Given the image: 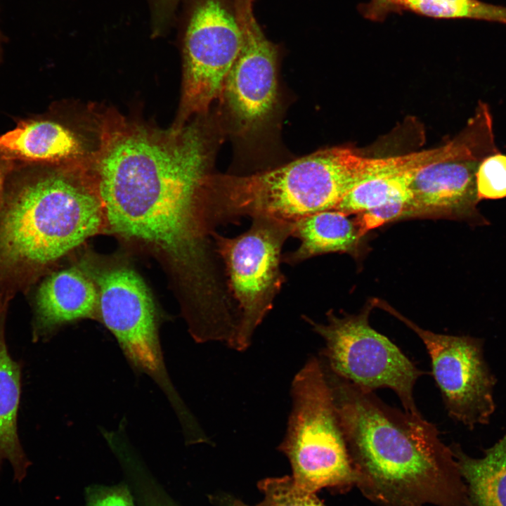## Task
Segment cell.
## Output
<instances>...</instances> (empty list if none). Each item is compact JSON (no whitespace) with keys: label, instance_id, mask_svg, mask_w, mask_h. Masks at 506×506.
Wrapping results in <instances>:
<instances>
[{"label":"cell","instance_id":"cell-1","mask_svg":"<svg viewBox=\"0 0 506 506\" xmlns=\"http://www.w3.org/2000/svg\"><path fill=\"white\" fill-rule=\"evenodd\" d=\"M222 133L208 115L166 131L106 117L89 169L107 227L162 254L184 290L210 286L220 272L200 197Z\"/></svg>","mask_w":506,"mask_h":506},{"label":"cell","instance_id":"cell-2","mask_svg":"<svg viewBox=\"0 0 506 506\" xmlns=\"http://www.w3.org/2000/svg\"><path fill=\"white\" fill-rule=\"evenodd\" d=\"M323 367L365 496L382 506H469L452 450L434 424Z\"/></svg>","mask_w":506,"mask_h":506},{"label":"cell","instance_id":"cell-3","mask_svg":"<svg viewBox=\"0 0 506 506\" xmlns=\"http://www.w3.org/2000/svg\"><path fill=\"white\" fill-rule=\"evenodd\" d=\"M70 163H15L7 177L0 202V310L107 227L91 174Z\"/></svg>","mask_w":506,"mask_h":506},{"label":"cell","instance_id":"cell-4","mask_svg":"<svg viewBox=\"0 0 506 506\" xmlns=\"http://www.w3.org/2000/svg\"><path fill=\"white\" fill-rule=\"evenodd\" d=\"M292 410L280 450L292 478L315 493L325 487L356 484V474L323 363L311 356L294 376Z\"/></svg>","mask_w":506,"mask_h":506},{"label":"cell","instance_id":"cell-5","mask_svg":"<svg viewBox=\"0 0 506 506\" xmlns=\"http://www.w3.org/2000/svg\"><path fill=\"white\" fill-rule=\"evenodd\" d=\"M294 226V222L257 216L252 218L249 228L236 237L212 232L237 310V351L248 348L281 289L285 281L280 264L281 250L285 240L292 236Z\"/></svg>","mask_w":506,"mask_h":506},{"label":"cell","instance_id":"cell-6","mask_svg":"<svg viewBox=\"0 0 506 506\" xmlns=\"http://www.w3.org/2000/svg\"><path fill=\"white\" fill-rule=\"evenodd\" d=\"M372 303L359 313H327L326 324L304 317L325 342L320 359L337 376L365 389H391L406 412L421 415L413 397L414 386L424 374L388 337L369 324Z\"/></svg>","mask_w":506,"mask_h":506},{"label":"cell","instance_id":"cell-7","mask_svg":"<svg viewBox=\"0 0 506 506\" xmlns=\"http://www.w3.org/2000/svg\"><path fill=\"white\" fill-rule=\"evenodd\" d=\"M234 8L242 45L217 99L216 119L223 132L247 141L266 131L278 113V51L255 18L253 0H234Z\"/></svg>","mask_w":506,"mask_h":506},{"label":"cell","instance_id":"cell-8","mask_svg":"<svg viewBox=\"0 0 506 506\" xmlns=\"http://www.w3.org/2000/svg\"><path fill=\"white\" fill-rule=\"evenodd\" d=\"M100 317L116 338L136 371L148 375L164 391L181 424L194 417L174 387L164 363L156 309L142 279L124 268L104 273L98 279Z\"/></svg>","mask_w":506,"mask_h":506},{"label":"cell","instance_id":"cell-9","mask_svg":"<svg viewBox=\"0 0 506 506\" xmlns=\"http://www.w3.org/2000/svg\"><path fill=\"white\" fill-rule=\"evenodd\" d=\"M373 303L403 322L422 340L450 417L470 429L488 424L495 410L496 379L484 358L483 340L433 332L382 300L374 299Z\"/></svg>","mask_w":506,"mask_h":506},{"label":"cell","instance_id":"cell-10","mask_svg":"<svg viewBox=\"0 0 506 506\" xmlns=\"http://www.w3.org/2000/svg\"><path fill=\"white\" fill-rule=\"evenodd\" d=\"M241 45L236 18L224 1L201 0L186 33L182 92L173 128L208 115Z\"/></svg>","mask_w":506,"mask_h":506},{"label":"cell","instance_id":"cell-11","mask_svg":"<svg viewBox=\"0 0 506 506\" xmlns=\"http://www.w3.org/2000/svg\"><path fill=\"white\" fill-rule=\"evenodd\" d=\"M480 162L471 156L420 168L409 186L410 199L403 219L443 217L488 225L477 208L476 173Z\"/></svg>","mask_w":506,"mask_h":506},{"label":"cell","instance_id":"cell-12","mask_svg":"<svg viewBox=\"0 0 506 506\" xmlns=\"http://www.w3.org/2000/svg\"><path fill=\"white\" fill-rule=\"evenodd\" d=\"M32 341L44 342L62 325L92 317L98 306V292L78 270L54 272L39 285L32 302Z\"/></svg>","mask_w":506,"mask_h":506},{"label":"cell","instance_id":"cell-13","mask_svg":"<svg viewBox=\"0 0 506 506\" xmlns=\"http://www.w3.org/2000/svg\"><path fill=\"white\" fill-rule=\"evenodd\" d=\"M0 153L15 163L58 165L79 157L83 148L62 123L32 116L18 119L15 128L0 135Z\"/></svg>","mask_w":506,"mask_h":506},{"label":"cell","instance_id":"cell-14","mask_svg":"<svg viewBox=\"0 0 506 506\" xmlns=\"http://www.w3.org/2000/svg\"><path fill=\"white\" fill-rule=\"evenodd\" d=\"M8 307L0 310V472L8 461L13 479L21 483L31 462L20 441L18 416L22 385V365L11 356L6 339Z\"/></svg>","mask_w":506,"mask_h":506},{"label":"cell","instance_id":"cell-15","mask_svg":"<svg viewBox=\"0 0 506 506\" xmlns=\"http://www.w3.org/2000/svg\"><path fill=\"white\" fill-rule=\"evenodd\" d=\"M292 236L300 240V245L284 256L283 261L290 264L332 252L356 255L362 238L354 219L351 220L335 209L320 212L297 221Z\"/></svg>","mask_w":506,"mask_h":506},{"label":"cell","instance_id":"cell-16","mask_svg":"<svg viewBox=\"0 0 506 506\" xmlns=\"http://www.w3.org/2000/svg\"><path fill=\"white\" fill-rule=\"evenodd\" d=\"M467 488L469 506H506V432L480 458L450 446Z\"/></svg>","mask_w":506,"mask_h":506},{"label":"cell","instance_id":"cell-17","mask_svg":"<svg viewBox=\"0 0 506 506\" xmlns=\"http://www.w3.org/2000/svg\"><path fill=\"white\" fill-rule=\"evenodd\" d=\"M407 10L437 18H471L506 24V7L479 0H384L365 14L378 20L389 11Z\"/></svg>","mask_w":506,"mask_h":506},{"label":"cell","instance_id":"cell-18","mask_svg":"<svg viewBox=\"0 0 506 506\" xmlns=\"http://www.w3.org/2000/svg\"><path fill=\"white\" fill-rule=\"evenodd\" d=\"M420 168L385 174L368 180L350 191L335 210L349 216L382 205L407 191Z\"/></svg>","mask_w":506,"mask_h":506},{"label":"cell","instance_id":"cell-19","mask_svg":"<svg viewBox=\"0 0 506 506\" xmlns=\"http://www.w3.org/2000/svg\"><path fill=\"white\" fill-rule=\"evenodd\" d=\"M259 486L264 493L259 503L249 505L235 500L226 506H325L315 493L299 488L292 476L265 479Z\"/></svg>","mask_w":506,"mask_h":506},{"label":"cell","instance_id":"cell-20","mask_svg":"<svg viewBox=\"0 0 506 506\" xmlns=\"http://www.w3.org/2000/svg\"><path fill=\"white\" fill-rule=\"evenodd\" d=\"M476 186L479 201L506 197V155L495 153L479 162Z\"/></svg>","mask_w":506,"mask_h":506},{"label":"cell","instance_id":"cell-21","mask_svg":"<svg viewBox=\"0 0 506 506\" xmlns=\"http://www.w3.org/2000/svg\"><path fill=\"white\" fill-rule=\"evenodd\" d=\"M410 199L408 189L382 205L358 214L354 221L359 235L363 238L373 228L396 219H402Z\"/></svg>","mask_w":506,"mask_h":506},{"label":"cell","instance_id":"cell-22","mask_svg":"<svg viewBox=\"0 0 506 506\" xmlns=\"http://www.w3.org/2000/svg\"><path fill=\"white\" fill-rule=\"evenodd\" d=\"M87 506H134L129 491L124 486L99 490L90 498Z\"/></svg>","mask_w":506,"mask_h":506},{"label":"cell","instance_id":"cell-23","mask_svg":"<svg viewBox=\"0 0 506 506\" xmlns=\"http://www.w3.org/2000/svg\"><path fill=\"white\" fill-rule=\"evenodd\" d=\"M15 165V163L14 162L6 158L0 153V202L3 196L7 177Z\"/></svg>","mask_w":506,"mask_h":506},{"label":"cell","instance_id":"cell-24","mask_svg":"<svg viewBox=\"0 0 506 506\" xmlns=\"http://www.w3.org/2000/svg\"><path fill=\"white\" fill-rule=\"evenodd\" d=\"M384 0H371V1L364 6V13L370 11L371 10L379 6Z\"/></svg>","mask_w":506,"mask_h":506},{"label":"cell","instance_id":"cell-25","mask_svg":"<svg viewBox=\"0 0 506 506\" xmlns=\"http://www.w3.org/2000/svg\"><path fill=\"white\" fill-rule=\"evenodd\" d=\"M5 41V37L0 30V58L2 53V44Z\"/></svg>","mask_w":506,"mask_h":506}]
</instances>
